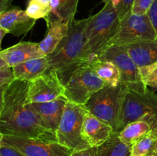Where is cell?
<instances>
[{
  "label": "cell",
  "instance_id": "6da1fadb",
  "mask_svg": "<svg viewBox=\"0 0 157 156\" xmlns=\"http://www.w3.org/2000/svg\"><path fill=\"white\" fill-rule=\"evenodd\" d=\"M29 81L15 80L6 87L0 115V132L7 136L56 141L44 121L28 103Z\"/></svg>",
  "mask_w": 157,
  "mask_h": 156
},
{
  "label": "cell",
  "instance_id": "7a4b0ae2",
  "mask_svg": "<svg viewBox=\"0 0 157 156\" xmlns=\"http://www.w3.org/2000/svg\"><path fill=\"white\" fill-rule=\"evenodd\" d=\"M88 18L72 20L70 22L68 34L61 41L55 51L47 56L50 69L58 73L62 82L81 63L85 44V32Z\"/></svg>",
  "mask_w": 157,
  "mask_h": 156
},
{
  "label": "cell",
  "instance_id": "3957f363",
  "mask_svg": "<svg viewBox=\"0 0 157 156\" xmlns=\"http://www.w3.org/2000/svg\"><path fill=\"white\" fill-rule=\"evenodd\" d=\"M120 21L117 10L111 1L104 0L102 9L88 18L82 54L84 61L97 56L106 47L116 34Z\"/></svg>",
  "mask_w": 157,
  "mask_h": 156
},
{
  "label": "cell",
  "instance_id": "277c9868",
  "mask_svg": "<svg viewBox=\"0 0 157 156\" xmlns=\"http://www.w3.org/2000/svg\"><path fill=\"white\" fill-rule=\"evenodd\" d=\"M156 113L157 93L150 90L143 82L127 85L117 132H119L130 122Z\"/></svg>",
  "mask_w": 157,
  "mask_h": 156
},
{
  "label": "cell",
  "instance_id": "5b68a950",
  "mask_svg": "<svg viewBox=\"0 0 157 156\" xmlns=\"http://www.w3.org/2000/svg\"><path fill=\"white\" fill-rule=\"evenodd\" d=\"M127 85L120 83L117 87L106 84L84 105L86 110L117 131L123 99Z\"/></svg>",
  "mask_w": 157,
  "mask_h": 156
},
{
  "label": "cell",
  "instance_id": "8992f818",
  "mask_svg": "<svg viewBox=\"0 0 157 156\" xmlns=\"http://www.w3.org/2000/svg\"><path fill=\"white\" fill-rule=\"evenodd\" d=\"M62 84L64 87V96L67 100L81 106L85 105L90 96L106 85L87 61L77 66Z\"/></svg>",
  "mask_w": 157,
  "mask_h": 156
},
{
  "label": "cell",
  "instance_id": "52a82bcc",
  "mask_svg": "<svg viewBox=\"0 0 157 156\" xmlns=\"http://www.w3.org/2000/svg\"><path fill=\"white\" fill-rule=\"evenodd\" d=\"M86 110L84 106L67 101L64 106L58 128L55 132L56 141L71 151L85 149L90 146L82 135L83 122Z\"/></svg>",
  "mask_w": 157,
  "mask_h": 156
},
{
  "label": "cell",
  "instance_id": "ba28073f",
  "mask_svg": "<svg viewBox=\"0 0 157 156\" xmlns=\"http://www.w3.org/2000/svg\"><path fill=\"white\" fill-rule=\"evenodd\" d=\"M156 39V32L147 14L134 15L130 11L121 20L116 34L104 48L113 45L125 46Z\"/></svg>",
  "mask_w": 157,
  "mask_h": 156
},
{
  "label": "cell",
  "instance_id": "9c48e42d",
  "mask_svg": "<svg viewBox=\"0 0 157 156\" xmlns=\"http://www.w3.org/2000/svg\"><path fill=\"white\" fill-rule=\"evenodd\" d=\"M3 145L11 147L25 156H71L72 151L57 141L18 136H3Z\"/></svg>",
  "mask_w": 157,
  "mask_h": 156
},
{
  "label": "cell",
  "instance_id": "30bf717a",
  "mask_svg": "<svg viewBox=\"0 0 157 156\" xmlns=\"http://www.w3.org/2000/svg\"><path fill=\"white\" fill-rule=\"evenodd\" d=\"M64 87L58 73L49 69L44 74L30 81L28 90V103H40L64 96Z\"/></svg>",
  "mask_w": 157,
  "mask_h": 156
},
{
  "label": "cell",
  "instance_id": "8fae6325",
  "mask_svg": "<svg viewBox=\"0 0 157 156\" xmlns=\"http://www.w3.org/2000/svg\"><path fill=\"white\" fill-rule=\"evenodd\" d=\"M99 59L110 61L116 65L121 73V83L129 85L142 82L139 67L136 65L123 46H110L101 50L98 55Z\"/></svg>",
  "mask_w": 157,
  "mask_h": 156
},
{
  "label": "cell",
  "instance_id": "7c38bea8",
  "mask_svg": "<svg viewBox=\"0 0 157 156\" xmlns=\"http://www.w3.org/2000/svg\"><path fill=\"white\" fill-rule=\"evenodd\" d=\"M36 20L27 15L20 9H7L0 13V26L7 32L15 36L27 34L35 25Z\"/></svg>",
  "mask_w": 157,
  "mask_h": 156
},
{
  "label": "cell",
  "instance_id": "4fadbf2b",
  "mask_svg": "<svg viewBox=\"0 0 157 156\" xmlns=\"http://www.w3.org/2000/svg\"><path fill=\"white\" fill-rule=\"evenodd\" d=\"M114 132L108 124L101 121L89 112H86L83 122L82 135L91 147H98L105 142Z\"/></svg>",
  "mask_w": 157,
  "mask_h": 156
},
{
  "label": "cell",
  "instance_id": "5bb4252c",
  "mask_svg": "<svg viewBox=\"0 0 157 156\" xmlns=\"http://www.w3.org/2000/svg\"><path fill=\"white\" fill-rule=\"evenodd\" d=\"M0 55L6 61L8 66L13 67L18 64L46 55L40 50L39 43L19 42L0 51Z\"/></svg>",
  "mask_w": 157,
  "mask_h": 156
},
{
  "label": "cell",
  "instance_id": "9a60e30c",
  "mask_svg": "<svg viewBox=\"0 0 157 156\" xmlns=\"http://www.w3.org/2000/svg\"><path fill=\"white\" fill-rule=\"evenodd\" d=\"M67 102V99L64 96H61L50 102L29 103V106L41 117L49 130L55 134Z\"/></svg>",
  "mask_w": 157,
  "mask_h": 156
},
{
  "label": "cell",
  "instance_id": "2e32d148",
  "mask_svg": "<svg viewBox=\"0 0 157 156\" xmlns=\"http://www.w3.org/2000/svg\"><path fill=\"white\" fill-rule=\"evenodd\" d=\"M48 33L39 43V48L46 56L55 51L61 41L68 34L71 21L48 16L47 19Z\"/></svg>",
  "mask_w": 157,
  "mask_h": 156
},
{
  "label": "cell",
  "instance_id": "e0dca14e",
  "mask_svg": "<svg viewBox=\"0 0 157 156\" xmlns=\"http://www.w3.org/2000/svg\"><path fill=\"white\" fill-rule=\"evenodd\" d=\"M139 68L157 61V39L123 46Z\"/></svg>",
  "mask_w": 157,
  "mask_h": 156
},
{
  "label": "cell",
  "instance_id": "ac0fdd59",
  "mask_svg": "<svg viewBox=\"0 0 157 156\" xmlns=\"http://www.w3.org/2000/svg\"><path fill=\"white\" fill-rule=\"evenodd\" d=\"M15 80L22 81L34 80L50 69L47 56L35 58L12 67Z\"/></svg>",
  "mask_w": 157,
  "mask_h": 156
},
{
  "label": "cell",
  "instance_id": "d6986e66",
  "mask_svg": "<svg viewBox=\"0 0 157 156\" xmlns=\"http://www.w3.org/2000/svg\"><path fill=\"white\" fill-rule=\"evenodd\" d=\"M91 68L107 85L117 87L121 83V73L114 64L103 61L97 56L87 60Z\"/></svg>",
  "mask_w": 157,
  "mask_h": 156
},
{
  "label": "cell",
  "instance_id": "ffe728a7",
  "mask_svg": "<svg viewBox=\"0 0 157 156\" xmlns=\"http://www.w3.org/2000/svg\"><path fill=\"white\" fill-rule=\"evenodd\" d=\"M97 156H131V147L121 140L118 132H113L105 142L97 147Z\"/></svg>",
  "mask_w": 157,
  "mask_h": 156
},
{
  "label": "cell",
  "instance_id": "44dd1931",
  "mask_svg": "<svg viewBox=\"0 0 157 156\" xmlns=\"http://www.w3.org/2000/svg\"><path fill=\"white\" fill-rule=\"evenodd\" d=\"M151 131V126L144 120H137L127 124L119 132L121 140L126 145L131 147L135 142L148 134Z\"/></svg>",
  "mask_w": 157,
  "mask_h": 156
},
{
  "label": "cell",
  "instance_id": "7402d4cb",
  "mask_svg": "<svg viewBox=\"0 0 157 156\" xmlns=\"http://www.w3.org/2000/svg\"><path fill=\"white\" fill-rule=\"evenodd\" d=\"M131 156H157V133L150 131L131 146Z\"/></svg>",
  "mask_w": 157,
  "mask_h": 156
},
{
  "label": "cell",
  "instance_id": "603a6c76",
  "mask_svg": "<svg viewBox=\"0 0 157 156\" xmlns=\"http://www.w3.org/2000/svg\"><path fill=\"white\" fill-rule=\"evenodd\" d=\"M25 12L34 19L44 18L46 20L52 12L51 0H29Z\"/></svg>",
  "mask_w": 157,
  "mask_h": 156
},
{
  "label": "cell",
  "instance_id": "cb8c5ba5",
  "mask_svg": "<svg viewBox=\"0 0 157 156\" xmlns=\"http://www.w3.org/2000/svg\"><path fill=\"white\" fill-rule=\"evenodd\" d=\"M141 81L147 87L157 90V61L147 67L139 68Z\"/></svg>",
  "mask_w": 157,
  "mask_h": 156
},
{
  "label": "cell",
  "instance_id": "d4e9b609",
  "mask_svg": "<svg viewBox=\"0 0 157 156\" xmlns=\"http://www.w3.org/2000/svg\"><path fill=\"white\" fill-rule=\"evenodd\" d=\"M79 0H65L64 6L58 10V18L71 21L75 19Z\"/></svg>",
  "mask_w": 157,
  "mask_h": 156
},
{
  "label": "cell",
  "instance_id": "484cf974",
  "mask_svg": "<svg viewBox=\"0 0 157 156\" xmlns=\"http://www.w3.org/2000/svg\"><path fill=\"white\" fill-rule=\"evenodd\" d=\"M155 0H134L131 12L134 15H146L151 8Z\"/></svg>",
  "mask_w": 157,
  "mask_h": 156
},
{
  "label": "cell",
  "instance_id": "4316f807",
  "mask_svg": "<svg viewBox=\"0 0 157 156\" xmlns=\"http://www.w3.org/2000/svg\"><path fill=\"white\" fill-rule=\"evenodd\" d=\"M15 80L12 67H6L0 70V87L8 85Z\"/></svg>",
  "mask_w": 157,
  "mask_h": 156
},
{
  "label": "cell",
  "instance_id": "83f0119b",
  "mask_svg": "<svg viewBox=\"0 0 157 156\" xmlns=\"http://www.w3.org/2000/svg\"><path fill=\"white\" fill-rule=\"evenodd\" d=\"M133 2H134V0H122L121 1V4L117 9L120 20L122 19L129 12L131 11Z\"/></svg>",
  "mask_w": 157,
  "mask_h": 156
},
{
  "label": "cell",
  "instance_id": "f1b7e54d",
  "mask_svg": "<svg viewBox=\"0 0 157 156\" xmlns=\"http://www.w3.org/2000/svg\"><path fill=\"white\" fill-rule=\"evenodd\" d=\"M147 15L151 21L152 25H153L157 35V0H155L154 2L153 3L151 8L147 12Z\"/></svg>",
  "mask_w": 157,
  "mask_h": 156
},
{
  "label": "cell",
  "instance_id": "f546056e",
  "mask_svg": "<svg viewBox=\"0 0 157 156\" xmlns=\"http://www.w3.org/2000/svg\"><path fill=\"white\" fill-rule=\"evenodd\" d=\"M71 156H97V147H90L85 149L72 151Z\"/></svg>",
  "mask_w": 157,
  "mask_h": 156
},
{
  "label": "cell",
  "instance_id": "4dcf8cb0",
  "mask_svg": "<svg viewBox=\"0 0 157 156\" xmlns=\"http://www.w3.org/2000/svg\"><path fill=\"white\" fill-rule=\"evenodd\" d=\"M0 156H25L20 151L11 148V147L2 145L0 149Z\"/></svg>",
  "mask_w": 157,
  "mask_h": 156
},
{
  "label": "cell",
  "instance_id": "1f68e13d",
  "mask_svg": "<svg viewBox=\"0 0 157 156\" xmlns=\"http://www.w3.org/2000/svg\"><path fill=\"white\" fill-rule=\"evenodd\" d=\"M14 0H0V13L9 9Z\"/></svg>",
  "mask_w": 157,
  "mask_h": 156
},
{
  "label": "cell",
  "instance_id": "d6a6232c",
  "mask_svg": "<svg viewBox=\"0 0 157 156\" xmlns=\"http://www.w3.org/2000/svg\"><path fill=\"white\" fill-rule=\"evenodd\" d=\"M8 85H9V84H8ZM8 85L0 87V115H1L2 110L3 108V103H4V92Z\"/></svg>",
  "mask_w": 157,
  "mask_h": 156
},
{
  "label": "cell",
  "instance_id": "836d02e7",
  "mask_svg": "<svg viewBox=\"0 0 157 156\" xmlns=\"http://www.w3.org/2000/svg\"><path fill=\"white\" fill-rule=\"evenodd\" d=\"M6 34H8L7 32H6V31H5L4 29H3L2 28L1 26H0V51H1V44H2V41L3 38H4L5 35H6Z\"/></svg>",
  "mask_w": 157,
  "mask_h": 156
},
{
  "label": "cell",
  "instance_id": "e575fe53",
  "mask_svg": "<svg viewBox=\"0 0 157 156\" xmlns=\"http://www.w3.org/2000/svg\"><path fill=\"white\" fill-rule=\"evenodd\" d=\"M9 67L7 64V63H6V61H5L4 59H3L2 57L0 55V70L2 68H4V67Z\"/></svg>",
  "mask_w": 157,
  "mask_h": 156
},
{
  "label": "cell",
  "instance_id": "d590c367",
  "mask_svg": "<svg viewBox=\"0 0 157 156\" xmlns=\"http://www.w3.org/2000/svg\"><path fill=\"white\" fill-rule=\"evenodd\" d=\"M110 1H111L112 4H113V7L117 9L118 8V6H120V4H121L122 0H110Z\"/></svg>",
  "mask_w": 157,
  "mask_h": 156
},
{
  "label": "cell",
  "instance_id": "8d00e7d4",
  "mask_svg": "<svg viewBox=\"0 0 157 156\" xmlns=\"http://www.w3.org/2000/svg\"><path fill=\"white\" fill-rule=\"evenodd\" d=\"M3 136H4V135L0 132V149L3 145Z\"/></svg>",
  "mask_w": 157,
  "mask_h": 156
},
{
  "label": "cell",
  "instance_id": "74e56055",
  "mask_svg": "<svg viewBox=\"0 0 157 156\" xmlns=\"http://www.w3.org/2000/svg\"><path fill=\"white\" fill-rule=\"evenodd\" d=\"M61 7H60V9H61V7H62L63 6H64V2H65V0H61Z\"/></svg>",
  "mask_w": 157,
  "mask_h": 156
}]
</instances>
